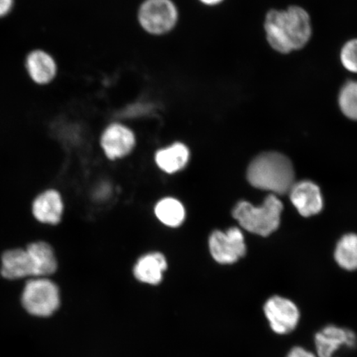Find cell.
<instances>
[{"instance_id": "cell-1", "label": "cell", "mask_w": 357, "mask_h": 357, "mask_svg": "<svg viewBox=\"0 0 357 357\" xmlns=\"http://www.w3.org/2000/svg\"><path fill=\"white\" fill-rule=\"evenodd\" d=\"M263 30L268 46L280 55L303 50L314 35L310 12L298 4L271 8L266 13Z\"/></svg>"}, {"instance_id": "cell-2", "label": "cell", "mask_w": 357, "mask_h": 357, "mask_svg": "<svg viewBox=\"0 0 357 357\" xmlns=\"http://www.w3.org/2000/svg\"><path fill=\"white\" fill-rule=\"evenodd\" d=\"M248 178L250 184L257 189L284 195L294 185V172L287 156L276 153H263L250 164Z\"/></svg>"}, {"instance_id": "cell-3", "label": "cell", "mask_w": 357, "mask_h": 357, "mask_svg": "<svg viewBox=\"0 0 357 357\" xmlns=\"http://www.w3.org/2000/svg\"><path fill=\"white\" fill-rule=\"evenodd\" d=\"M282 211L281 201L275 195H270L261 207L241 201L234 207L233 216L249 233L267 236L278 229Z\"/></svg>"}, {"instance_id": "cell-4", "label": "cell", "mask_w": 357, "mask_h": 357, "mask_svg": "<svg viewBox=\"0 0 357 357\" xmlns=\"http://www.w3.org/2000/svg\"><path fill=\"white\" fill-rule=\"evenodd\" d=\"M136 17L138 26L145 33L160 38L177 28L181 11L175 0H142Z\"/></svg>"}, {"instance_id": "cell-5", "label": "cell", "mask_w": 357, "mask_h": 357, "mask_svg": "<svg viewBox=\"0 0 357 357\" xmlns=\"http://www.w3.org/2000/svg\"><path fill=\"white\" fill-rule=\"evenodd\" d=\"M137 145L136 131L121 119L106 124L100 134V151L110 162H121L128 158L135 151Z\"/></svg>"}, {"instance_id": "cell-6", "label": "cell", "mask_w": 357, "mask_h": 357, "mask_svg": "<svg viewBox=\"0 0 357 357\" xmlns=\"http://www.w3.org/2000/svg\"><path fill=\"white\" fill-rule=\"evenodd\" d=\"M26 283L22 294V305L31 315L49 317L60 306L57 285L47 278H33Z\"/></svg>"}, {"instance_id": "cell-7", "label": "cell", "mask_w": 357, "mask_h": 357, "mask_svg": "<svg viewBox=\"0 0 357 357\" xmlns=\"http://www.w3.org/2000/svg\"><path fill=\"white\" fill-rule=\"evenodd\" d=\"M66 212V196L54 185L40 190L30 204V213L34 222L47 229H57L63 225Z\"/></svg>"}, {"instance_id": "cell-8", "label": "cell", "mask_w": 357, "mask_h": 357, "mask_svg": "<svg viewBox=\"0 0 357 357\" xmlns=\"http://www.w3.org/2000/svg\"><path fill=\"white\" fill-rule=\"evenodd\" d=\"M208 249L213 260L225 266L236 264L248 254L244 235L238 227L213 231L208 238Z\"/></svg>"}, {"instance_id": "cell-9", "label": "cell", "mask_w": 357, "mask_h": 357, "mask_svg": "<svg viewBox=\"0 0 357 357\" xmlns=\"http://www.w3.org/2000/svg\"><path fill=\"white\" fill-rule=\"evenodd\" d=\"M263 312L272 332L279 336H287L298 327L301 310L290 298L275 294L263 305Z\"/></svg>"}, {"instance_id": "cell-10", "label": "cell", "mask_w": 357, "mask_h": 357, "mask_svg": "<svg viewBox=\"0 0 357 357\" xmlns=\"http://www.w3.org/2000/svg\"><path fill=\"white\" fill-rule=\"evenodd\" d=\"M153 160L159 172L165 176H175L189 167L192 151L185 142L176 140L158 147L154 151Z\"/></svg>"}, {"instance_id": "cell-11", "label": "cell", "mask_w": 357, "mask_h": 357, "mask_svg": "<svg viewBox=\"0 0 357 357\" xmlns=\"http://www.w3.org/2000/svg\"><path fill=\"white\" fill-rule=\"evenodd\" d=\"M26 77L34 86H51L59 75V65L56 57L43 48H34L24 58Z\"/></svg>"}, {"instance_id": "cell-12", "label": "cell", "mask_w": 357, "mask_h": 357, "mask_svg": "<svg viewBox=\"0 0 357 357\" xmlns=\"http://www.w3.org/2000/svg\"><path fill=\"white\" fill-rule=\"evenodd\" d=\"M314 342L318 357H333L342 347L354 349L357 335L354 330L330 324L315 333Z\"/></svg>"}, {"instance_id": "cell-13", "label": "cell", "mask_w": 357, "mask_h": 357, "mask_svg": "<svg viewBox=\"0 0 357 357\" xmlns=\"http://www.w3.org/2000/svg\"><path fill=\"white\" fill-rule=\"evenodd\" d=\"M153 214L158 225L176 231L185 225L189 213L186 204L178 196L166 195L155 201Z\"/></svg>"}, {"instance_id": "cell-14", "label": "cell", "mask_w": 357, "mask_h": 357, "mask_svg": "<svg viewBox=\"0 0 357 357\" xmlns=\"http://www.w3.org/2000/svg\"><path fill=\"white\" fill-rule=\"evenodd\" d=\"M0 275L11 280L34 278L32 262L25 247L3 250L0 255Z\"/></svg>"}, {"instance_id": "cell-15", "label": "cell", "mask_w": 357, "mask_h": 357, "mask_svg": "<svg viewBox=\"0 0 357 357\" xmlns=\"http://www.w3.org/2000/svg\"><path fill=\"white\" fill-rule=\"evenodd\" d=\"M33 268L34 278H47L58 269L57 256L53 245L39 238L24 245Z\"/></svg>"}, {"instance_id": "cell-16", "label": "cell", "mask_w": 357, "mask_h": 357, "mask_svg": "<svg viewBox=\"0 0 357 357\" xmlns=\"http://www.w3.org/2000/svg\"><path fill=\"white\" fill-rule=\"evenodd\" d=\"M289 194L294 206L303 217L315 215L323 209L322 195L314 183L305 181L294 184Z\"/></svg>"}, {"instance_id": "cell-17", "label": "cell", "mask_w": 357, "mask_h": 357, "mask_svg": "<svg viewBox=\"0 0 357 357\" xmlns=\"http://www.w3.org/2000/svg\"><path fill=\"white\" fill-rule=\"evenodd\" d=\"M167 267L166 256L162 252L153 251L138 257L133 266L132 272L135 278L142 283L158 284L162 282Z\"/></svg>"}, {"instance_id": "cell-18", "label": "cell", "mask_w": 357, "mask_h": 357, "mask_svg": "<svg viewBox=\"0 0 357 357\" xmlns=\"http://www.w3.org/2000/svg\"><path fill=\"white\" fill-rule=\"evenodd\" d=\"M333 257L340 269L347 272L357 271V235L343 236L335 247Z\"/></svg>"}, {"instance_id": "cell-19", "label": "cell", "mask_w": 357, "mask_h": 357, "mask_svg": "<svg viewBox=\"0 0 357 357\" xmlns=\"http://www.w3.org/2000/svg\"><path fill=\"white\" fill-rule=\"evenodd\" d=\"M338 104L348 119L357 120V80H347L339 92Z\"/></svg>"}, {"instance_id": "cell-20", "label": "cell", "mask_w": 357, "mask_h": 357, "mask_svg": "<svg viewBox=\"0 0 357 357\" xmlns=\"http://www.w3.org/2000/svg\"><path fill=\"white\" fill-rule=\"evenodd\" d=\"M338 57L347 73L357 74V38L347 40L342 45Z\"/></svg>"}, {"instance_id": "cell-21", "label": "cell", "mask_w": 357, "mask_h": 357, "mask_svg": "<svg viewBox=\"0 0 357 357\" xmlns=\"http://www.w3.org/2000/svg\"><path fill=\"white\" fill-rule=\"evenodd\" d=\"M114 193V185L110 181H102L93 187L92 198L97 203L107 202L113 197Z\"/></svg>"}, {"instance_id": "cell-22", "label": "cell", "mask_w": 357, "mask_h": 357, "mask_svg": "<svg viewBox=\"0 0 357 357\" xmlns=\"http://www.w3.org/2000/svg\"><path fill=\"white\" fill-rule=\"evenodd\" d=\"M153 111V107L150 104H144V102H138L125 109L123 113L121 120L124 119H136L149 116Z\"/></svg>"}, {"instance_id": "cell-23", "label": "cell", "mask_w": 357, "mask_h": 357, "mask_svg": "<svg viewBox=\"0 0 357 357\" xmlns=\"http://www.w3.org/2000/svg\"><path fill=\"white\" fill-rule=\"evenodd\" d=\"M16 6V0H0V20L12 15Z\"/></svg>"}, {"instance_id": "cell-24", "label": "cell", "mask_w": 357, "mask_h": 357, "mask_svg": "<svg viewBox=\"0 0 357 357\" xmlns=\"http://www.w3.org/2000/svg\"><path fill=\"white\" fill-rule=\"evenodd\" d=\"M285 357H318L314 351L306 349L301 346H294Z\"/></svg>"}, {"instance_id": "cell-25", "label": "cell", "mask_w": 357, "mask_h": 357, "mask_svg": "<svg viewBox=\"0 0 357 357\" xmlns=\"http://www.w3.org/2000/svg\"><path fill=\"white\" fill-rule=\"evenodd\" d=\"M197 1L204 7L213 8L221 6L225 0H197Z\"/></svg>"}, {"instance_id": "cell-26", "label": "cell", "mask_w": 357, "mask_h": 357, "mask_svg": "<svg viewBox=\"0 0 357 357\" xmlns=\"http://www.w3.org/2000/svg\"><path fill=\"white\" fill-rule=\"evenodd\" d=\"M333 357H340V356H339L338 355L336 354V355L333 356Z\"/></svg>"}]
</instances>
